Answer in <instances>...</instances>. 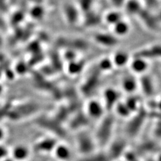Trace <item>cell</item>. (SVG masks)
I'll return each mask as SVG.
<instances>
[{
    "label": "cell",
    "instance_id": "cell-31",
    "mask_svg": "<svg viewBox=\"0 0 161 161\" xmlns=\"http://www.w3.org/2000/svg\"><path fill=\"white\" fill-rule=\"evenodd\" d=\"M5 26V24L3 22V20L0 18V28H3Z\"/></svg>",
    "mask_w": 161,
    "mask_h": 161
},
{
    "label": "cell",
    "instance_id": "cell-2",
    "mask_svg": "<svg viewBox=\"0 0 161 161\" xmlns=\"http://www.w3.org/2000/svg\"><path fill=\"white\" fill-rule=\"evenodd\" d=\"M76 140L78 152L82 155V157L92 154L95 148L97 147L94 137L93 138L87 132H83L78 134Z\"/></svg>",
    "mask_w": 161,
    "mask_h": 161
},
{
    "label": "cell",
    "instance_id": "cell-28",
    "mask_svg": "<svg viewBox=\"0 0 161 161\" xmlns=\"http://www.w3.org/2000/svg\"><path fill=\"white\" fill-rule=\"evenodd\" d=\"M112 3L117 8H120L124 6L126 0H111Z\"/></svg>",
    "mask_w": 161,
    "mask_h": 161
},
{
    "label": "cell",
    "instance_id": "cell-1",
    "mask_svg": "<svg viewBox=\"0 0 161 161\" xmlns=\"http://www.w3.org/2000/svg\"><path fill=\"white\" fill-rule=\"evenodd\" d=\"M114 118L111 115H104L99 120L94 139L97 147H105L112 140L114 130Z\"/></svg>",
    "mask_w": 161,
    "mask_h": 161
},
{
    "label": "cell",
    "instance_id": "cell-18",
    "mask_svg": "<svg viewBox=\"0 0 161 161\" xmlns=\"http://www.w3.org/2000/svg\"><path fill=\"white\" fill-rule=\"evenodd\" d=\"M123 19L122 14L119 11H117V10L109 11L106 13L104 16L105 22L112 26Z\"/></svg>",
    "mask_w": 161,
    "mask_h": 161
},
{
    "label": "cell",
    "instance_id": "cell-21",
    "mask_svg": "<svg viewBox=\"0 0 161 161\" xmlns=\"http://www.w3.org/2000/svg\"><path fill=\"white\" fill-rule=\"evenodd\" d=\"M114 108L115 109V111H116L117 114L119 115H120L121 117H124V118L129 117L130 114L132 113L126 106V105L125 104V103L121 102L119 101L116 103V105H115V107Z\"/></svg>",
    "mask_w": 161,
    "mask_h": 161
},
{
    "label": "cell",
    "instance_id": "cell-26",
    "mask_svg": "<svg viewBox=\"0 0 161 161\" xmlns=\"http://www.w3.org/2000/svg\"><path fill=\"white\" fill-rule=\"evenodd\" d=\"M9 153V151H8L6 148H4L2 146H0V159H2L4 157H6L7 155Z\"/></svg>",
    "mask_w": 161,
    "mask_h": 161
},
{
    "label": "cell",
    "instance_id": "cell-14",
    "mask_svg": "<svg viewBox=\"0 0 161 161\" xmlns=\"http://www.w3.org/2000/svg\"><path fill=\"white\" fill-rule=\"evenodd\" d=\"M114 66L115 67H123L129 64L130 57L129 54L124 51H117L111 58Z\"/></svg>",
    "mask_w": 161,
    "mask_h": 161
},
{
    "label": "cell",
    "instance_id": "cell-34",
    "mask_svg": "<svg viewBox=\"0 0 161 161\" xmlns=\"http://www.w3.org/2000/svg\"><path fill=\"white\" fill-rule=\"evenodd\" d=\"M2 44V40L1 37H0V46H1Z\"/></svg>",
    "mask_w": 161,
    "mask_h": 161
},
{
    "label": "cell",
    "instance_id": "cell-3",
    "mask_svg": "<svg viewBox=\"0 0 161 161\" xmlns=\"http://www.w3.org/2000/svg\"><path fill=\"white\" fill-rule=\"evenodd\" d=\"M86 114L90 119L93 120H101L105 115V108L102 102L96 99H91L87 103Z\"/></svg>",
    "mask_w": 161,
    "mask_h": 161
},
{
    "label": "cell",
    "instance_id": "cell-11",
    "mask_svg": "<svg viewBox=\"0 0 161 161\" xmlns=\"http://www.w3.org/2000/svg\"><path fill=\"white\" fill-rule=\"evenodd\" d=\"M53 153L58 161H69L71 157V151L68 146L58 142L54 148Z\"/></svg>",
    "mask_w": 161,
    "mask_h": 161
},
{
    "label": "cell",
    "instance_id": "cell-10",
    "mask_svg": "<svg viewBox=\"0 0 161 161\" xmlns=\"http://www.w3.org/2000/svg\"><path fill=\"white\" fill-rule=\"evenodd\" d=\"M129 64L131 70L136 75H143L148 69V60L140 58L133 57Z\"/></svg>",
    "mask_w": 161,
    "mask_h": 161
},
{
    "label": "cell",
    "instance_id": "cell-29",
    "mask_svg": "<svg viewBox=\"0 0 161 161\" xmlns=\"http://www.w3.org/2000/svg\"><path fill=\"white\" fill-rule=\"evenodd\" d=\"M6 130H5L3 127L0 126V142H2V141L6 138Z\"/></svg>",
    "mask_w": 161,
    "mask_h": 161
},
{
    "label": "cell",
    "instance_id": "cell-35",
    "mask_svg": "<svg viewBox=\"0 0 161 161\" xmlns=\"http://www.w3.org/2000/svg\"><path fill=\"white\" fill-rule=\"evenodd\" d=\"M10 1H12L13 3H15V2H16L18 0H10Z\"/></svg>",
    "mask_w": 161,
    "mask_h": 161
},
{
    "label": "cell",
    "instance_id": "cell-30",
    "mask_svg": "<svg viewBox=\"0 0 161 161\" xmlns=\"http://www.w3.org/2000/svg\"><path fill=\"white\" fill-rule=\"evenodd\" d=\"M6 0H0V11L5 12L6 10L7 5H6Z\"/></svg>",
    "mask_w": 161,
    "mask_h": 161
},
{
    "label": "cell",
    "instance_id": "cell-23",
    "mask_svg": "<svg viewBox=\"0 0 161 161\" xmlns=\"http://www.w3.org/2000/svg\"><path fill=\"white\" fill-rule=\"evenodd\" d=\"M45 14V10L41 6H35L30 9V14L34 19H41L43 18Z\"/></svg>",
    "mask_w": 161,
    "mask_h": 161
},
{
    "label": "cell",
    "instance_id": "cell-22",
    "mask_svg": "<svg viewBox=\"0 0 161 161\" xmlns=\"http://www.w3.org/2000/svg\"><path fill=\"white\" fill-rule=\"evenodd\" d=\"M99 70L102 72H108L114 67L112 60L110 58H103L101 59L99 64Z\"/></svg>",
    "mask_w": 161,
    "mask_h": 161
},
{
    "label": "cell",
    "instance_id": "cell-20",
    "mask_svg": "<svg viewBox=\"0 0 161 161\" xmlns=\"http://www.w3.org/2000/svg\"><path fill=\"white\" fill-rule=\"evenodd\" d=\"M85 14H87V16L85 18V26H93L97 25L100 22L101 19L97 14L92 12V11H89Z\"/></svg>",
    "mask_w": 161,
    "mask_h": 161
},
{
    "label": "cell",
    "instance_id": "cell-27",
    "mask_svg": "<svg viewBox=\"0 0 161 161\" xmlns=\"http://www.w3.org/2000/svg\"><path fill=\"white\" fill-rule=\"evenodd\" d=\"M25 67H26L25 64L20 63L17 64L16 70V71H18V73H22L26 72V68H25Z\"/></svg>",
    "mask_w": 161,
    "mask_h": 161
},
{
    "label": "cell",
    "instance_id": "cell-36",
    "mask_svg": "<svg viewBox=\"0 0 161 161\" xmlns=\"http://www.w3.org/2000/svg\"><path fill=\"white\" fill-rule=\"evenodd\" d=\"M116 161H125V160H116Z\"/></svg>",
    "mask_w": 161,
    "mask_h": 161
},
{
    "label": "cell",
    "instance_id": "cell-9",
    "mask_svg": "<svg viewBox=\"0 0 161 161\" xmlns=\"http://www.w3.org/2000/svg\"><path fill=\"white\" fill-rule=\"evenodd\" d=\"M103 99L105 109L107 110L112 109L119 102V93L112 88L106 89L103 93Z\"/></svg>",
    "mask_w": 161,
    "mask_h": 161
},
{
    "label": "cell",
    "instance_id": "cell-15",
    "mask_svg": "<svg viewBox=\"0 0 161 161\" xmlns=\"http://www.w3.org/2000/svg\"><path fill=\"white\" fill-rule=\"evenodd\" d=\"M138 83L134 77L127 76L122 80V87L124 92L128 94H132L138 87Z\"/></svg>",
    "mask_w": 161,
    "mask_h": 161
},
{
    "label": "cell",
    "instance_id": "cell-32",
    "mask_svg": "<svg viewBox=\"0 0 161 161\" xmlns=\"http://www.w3.org/2000/svg\"><path fill=\"white\" fill-rule=\"evenodd\" d=\"M2 92H3V86L1 84H0V95L2 94Z\"/></svg>",
    "mask_w": 161,
    "mask_h": 161
},
{
    "label": "cell",
    "instance_id": "cell-17",
    "mask_svg": "<svg viewBox=\"0 0 161 161\" xmlns=\"http://www.w3.org/2000/svg\"><path fill=\"white\" fill-rule=\"evenodd\" d=\"M138 84L141 85L140 87L145 94L150 95L154 92V85L152 80L147 75L144 74L142 75L140 79V82Z\"/></svg>",
    "mask_w": 161,
    "mask_h": 161
},
{
    "label": "cell",
    "instance_id": "cell-13",
    "mask_svg": "<svg viewBox=\"0 0 161 161\" xmlns=\"http://www.w3.org/2000/svg\"><path fill=\"white\" fill-rule=\"evenodd\" d=\"M130 25L123 19L112 26L113 34L118 38L126 36L130 32Z\"/></svg>",
    "mask_w": 161,
    "mask_h": 161
},
{
    "label": "cell",
    "instance_id": "cell-4",
    "mask_svg": "<svg viewBox=\"0 0 161 161\" xmlns=\"http://www.w3.org/2000/svg\"><path fill=\"white\" fill-rule=\"evenodd\" d=\"M80 12L78 7L75 6L71 3H65L63 7V13L64 19L71 26L76 25L79 22Z\"/></svg>",
    "mask_w": 161,
    "mask_h": 161
},
{
    "label": "cell",
    "instance_id": "cell-33",
    "mask_svg": "<svg viewBox=\"0 0 161 161\" xmlns=\"http://www.w3.org/2000/svg\"><path fill=\"white\" fill-rule=\"evenodd\" d=\"M2 59H3V56L2 54H0V61H1Z\"/></svg>",
    "mask_w": 161,
    "mask_h": 161
},
{
    "label": "cell",
    "instance_id": "cell-8",
    "mask_svg": "<svg viewBox=\"0 0 161 161\" xmlns=\"http://www.w3.org/2000/svg\"><path fill=\"white\" fill-rule=\"evenodd\" d=\"M160 47L159 44H154L148 48L139 50L133 54V57L140 58L144 60L157 58L160 57Z\"/></svg>",
    "mask_w": 161,
    "mask_h": 161
},
{
    "label": "cell",
    "instance_id": "cell-5",
    "mask_svg": "<svg viewBox=\"0 0 161 161\" xmlns=\"http://www.w3.org/2000/svg\"><path fill=\"white\" fill-rule=\"evenodd\" d=\"M138 16L145 27H147L150 30H152V31H158L160 28L158 25L159 20H158L157 16H154V14L150 13L148 10L142 8L138 14Z\"/></svg>",
    "mask_w": 161,
    "mask_h": 161
},
{
    "label": "cell",
    "instance_id": "cell-7",
    "mask_svg": "<svg viewBox=\"0 0 161 161\" xmlns=\"http://www.w3.org/2000/svg\"><path fill=\"white\" fill-rule=\"evenodd\" d=\"M9 154L13 160L26 161L31 154V150L27 145L17 144L10 150Z\"/></svg>",
    "mask_w": 161,
    "mask_h": 161
},
{
    "label": "cell",
    "instance_id": "cell-25",
    "mask_svg": "<svg viewBox=\"0 0 161 161\" xmlns=\"http://www.w3.org/2000/svg\"><path fill=\"white\" fill-rule=\"evenodd\" d=\"M77 52L75 51V50H70V49L67 50L66 51H65V53L64 54V59L67 60L69 63L77 60Z\"/></svg>",
    "mask_w": 161,
    "mask_h": 161
},
{
    "label": "cell",
    "instance_id": "cell-24",
    "mask_svg": "<svg viewBox=\"0 0 161 161\" xmlns=\"http://www.w3.org/2000/svg\"><path fill=\"white\" fill-rule=\"evenodd\" d=\"M93 0H79V9L82 12L87 13L92 11Z\"/></svg>",
    "mask_w": 161,
    "mask_h": 161
},
{
    "label": "cell",
    "instance_id": "cell-6",
    "mask_svg": "<svg viewBox=\"0 0 161 161\" xmlns=\"http://www.w3.org/2000/svg\"><path fill=\"white\" fill-rule=\"evenodd\" d=\"M93 40L95 43L103 47H114L119 44L118 37L105 32H99L93 36Z\"/></svg>",
    "mask_w": 161,
    "mask_h": 161
},
{
    "label": "cell",
    "instance_id": "cell-12",
    "mask_svg": "<svg viewBox=\"0 0 161 161\" xmlns=\"http://www.w3.org/2000/svg\"><path fill=\"white\" fill-rule=\"evenodd\" d=\"M58 142L53 138H44L38 141L35 148L37 151H40L43 153H49L53 151L56 147Z\"/></svg>",
    "mask_w": 161,
    "mask_h": 161
},
{
    "label": "cell",
    "instance_id": "cell-19",
    "mask_svg": "<svg viewBox=\"0 0 161 161\" xmlns=\"http://www.w3.org/2000/svg\"><path fill=\"white\" fill-rule=\"evenodd\" d=\"M83 67L84 63L83 61H78V60H75L69 63L67 70L69 73L70 75H77L80 72H81Z\"/></svg>",
    "mask_w": 161,
    "mask_h": 161
},
{
    "label": "cell",
    "instance_id": "cell-16",
    "mask_svg": "<svg viewBox=\"0 0 161 161\" xmlns=\"http://www.w3.org/2000/svg\"><path fill=\"white\" fill-rule=\"evenodd\" d=\"M124 6L127 13L130 15H136V16H138V14L142 9L138 0H126Z\"/></svg>",
    "mask_w": 161,
    "mask_h": 161
}]
</instances>
